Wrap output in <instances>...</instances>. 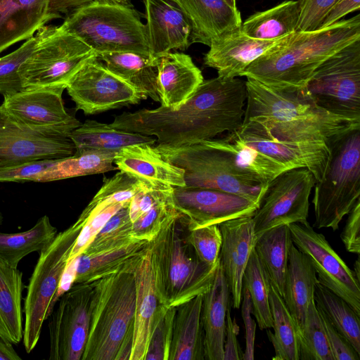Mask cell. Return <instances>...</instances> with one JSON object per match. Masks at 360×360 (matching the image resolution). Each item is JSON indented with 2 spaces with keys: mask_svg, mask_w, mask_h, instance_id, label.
Wrapping results in <instances>:
<instances>
[{
  "mask_svg": "<svg viewBox=\"0 0 360 360\" xmlns=\"http://www.w3.org/2000/svg\"><path fill=\"white\" fill-rule=\"evenodd\" d=\"M247 89L238 77L203 80L188 101L175 110L160 106L117 115L110 125L156 137L157 145L181 146L238 129L243 124Z\"/></svg>",
  "mask_w": 360,
  "mask_h": 360,
  "instance_id": "1",
  "label": "cell"
},
{
  "mask_svg": "<svg viewBox=\"0 0 360 360\" xmlns=\"http://www.w3.org/2000/svg\"><path fill=\"white\" fill-rule=\"evenodd\" d=\"M246 107L243 124L285 141H323L328 146L352 130L360 120L329 112L301 90L271 89L247 78Z\"/></svg>",
  "mask_w": 360,
  "mask_h": 360,
  "instance_id": "2",
  "label": "cell"
},
{
  "mask_svg": "<svg viewBox=\"0 0 360 360\" xmlns=\"http://www.w3.org/2000/svg\"><path fill=\"white\" fill-rule=\"evenodd\" d=\"M359 39V14L314 31L295 32L255 60L241 77L276 91H299L322 63Z\"/></svg>",
  "mask_w": 360,
  "mask_h": 360,
  "instance_id": "3",
  "label": "cell"
},
{
  "mask_svg": "<svg viewBox=\"0 0 360 360\" xmlns=\"http://www.w3.org/2000/svg\"><path fill=\"white\" fill-rule=\"evenodd\" d=\"M134 271L94 281L89 335L81 360H130L136 304Z\"/></svg>",
  "mask_w": 360,
  "mask_h": 360,
  "instance_id": "4",
  "label": "cell"
},
{
  "mask_svg": "<svg viewBox=\"0 0 360 360\" xmlns=\"http://www.w3.org/2000/svg\"><path fill=\"white\" fill-rule=\"evenodd\" d=\"M188 227L181 215L150 242L153 277L160 304L176 307L203 295L219 264L202 262L186 240Z\"/></svg>",
  "mask_w": 360,
  "mask_h": 360,
  "instance_id": "5",
  "label": "cell"
},
{
  "mask_svg": "<svg viewBox=\"0 0 360 360\" xmlns=\"http://www.w3.org/2000/svg\"><path fill=\"white\" fill-rule=\"evenodd\" d=\"M60 26L97 56L129 52L150 57L145 24L133 6L93 0L65 15Z\"/></svg>",
  "mask_w": 360,
  "mask_h": 360,
  "instance_id": "6",
  "label": "cell"
},
{
  "mask_svg": "<svg viewBox=\"0 0 360 360\" xmlns=\"http://www.w3.org/2000/svg\"><path fill=\"white\" fill-rule=\"evenodd\" d=\"M168 162L184 172L186 187L219 190L244 197L259 206L268 185H262L236 167L221 139L181 146H155Z\"/></svg>",
  "mask_w": 360,
  "mask_h": 360,
  "instance_id": "7",
  "label": "cell"
},
{
  "mask_svg": "<svg viewBox=\"0 0 360 360\" xmlns=\"http://www.w3.org/2000/svg\"><path fill=\"white\" fill-rule=\"evenodd\" d=\"M329 147L324 176L314 187V226L336 231L360 200V129L342 135Z\"/></svg>",
  "mask_w": 360,
  "mask_h": 360,
  "instance_id": "8",
  "label": "cell"
},
{
  "mask_svg": "<svg viewBox=\"0 0 360 360\" xmlns=\"http://www.w3.org/2000/svg\"><path fill=\"white\" fill-rule=\"evenodd\" d=\"M84 221H77L56 234L41 252L27 286L24 300L22 343L27 353L37 345L43 323L56 304V294L75 240Z\"/></svg>",
  "mask_w": 360,
  "mask_h": 360,
  "instance_id": "9",
  "label": "cell"
},
{
  "mask_svg": "<svg viewBox=\"0 0 360 360\" xmlns=\"http://www.w3.org/2000/svg\"><path fill=\"white\" fill-rule=\"evenodd\" d=\"M39 32L37 45L18 70L23 89L65 90L83 64L97 55L60 25H46Z\"/></svg>",
  "mask_w": 360,
  "mask_h": 360,
  "instance_id": "10",
  "label": "cell"
},
{
  "mask_svg": "<svg viewBox=\"0 0 360 360\" xmlns=\"http://www.w3.org/2000/svg\"><path fill=\"white\" fill-rule=\"evenodd\" d=\"M301 91L329 112L360 120V39L322 63Z\"/></svg>",
  "mask_w": 360,
  "mask_h": 360,
  "instance_id": "11",
  "label": "cell"
},
{
  "mask_svg": "<svg viewBox=\"0 0 360 360\" xmlns=\"http://www.w3.org/2000/svg\"><path fill=\"white\" fill-rule=\"evenodd\" d=\"M316 183L305 167L288 169L270 181L252 215L256 238L274 227L308 222L309 196Z\"/></svg>",
  "mask_w": 360,
  "mask_h": 360,
  "instance_id": "12",
  "label": "cell"
},
{
  "mask_svg": "<svg viewBox=\"0 0 360 360\" xmlns=\"http://www.w3.org/2000/svg\"><path fill=\"white\" fill-rule=\"evenodd\" d=\"M95 281L74 283L49 321V360H81L90 327Z\"/></svg>",
  "mask_w": 360,
  "mask_h": 360,
  "instance_id": "13",
  "label": "cell"
},
{
  "mask_svg": "<svg viewBox=\"0 0 360 360\" xmlns=\"http://www.w3.org/2000/svg\"><path fill=\"white\" fill-rule=\"evenodd\" d=\"M65 89L76 108L86 115L137 104L143 99L136 89L108 70L98 56L83 64Z\"/></svg>",
  "mask_w": 360,
  "mask_h": 360,
  "instance_id": "14",
  "label": "cell"
},
{
  "mask_svg": "<svg viewBox=\"0 0 360 360\" xmlns=\"http://www.w3.org/2000/svg\"><path fill=\"white\" fill-rule=\"evenodd\" d=\"M293 244L307 255L320 284L334 292L360 315V281L326 237L309 222L288 225Z\"/></svg>",
  "mask_w": 360,
  "mask_h": 360,
  "instance_id": "15",
  "label": "cell"
},
{
  "mask_svg": "<svg viewBox=\"0 0 360 360\" xmlns=\"http://www.w3.org/2000/svg\"><path fill=\"white\" fill-rule=\"evenodd\" d=\"M75 153L68 136L27 127L0 107V169L36 160L63 158Z\"/></svg>",
  "mask_w": 360,
  "mask_h": 360,
  "instance_id": "16",
  "label": "cell"
},
{
  "mask_svg": "<svg viewBox=\"0 0 360 360\" xmlns=\"http://www.w3.org/2000/svg\"><path fill=\"white\" fill-rule=\"evenodd\" d=\"M63 91L23 89L4 96L0 107L13 120L27 127L69 136L81 122L66 111L62 98Z\"/></svg>",
  "mask_w": 360,
  "mask_h": 360,
  "instance_id": "17",
  "label": "cell"
},
{
  "mask_svg": "<svg viewBox=\"0 0 360 360\" xmlns=\"http://www.w3.org/2000/svg\"><path fill=\"white\" fill-rule=\"evenodd\" d=\"M173 199L189 229L252 216L259 207L240 195L206 188L173 187Z\"/></svg>",
  "mask_w": 360,
  "mask_h": 360,
  "instance_id": "18",
  "label": "cell"
},
{
  "mask_svg": "<svg viewBox=\"0 0 360 360\" xmlns=\"http://www.w3.org/2000/svg\"><path fill=\"white\" fill-rule=\"evenodd\" d=\"M233 132L245 144L290 169L307 168L316 181L324 176L330 155V147L325 142L280 141L245 124Z\"/></svg>",
  "mask_w": 360,
  "mask_h": 360,
  "instance_id": "19",
  "label": "cell"
},
{
  "mask_svg": "<svg viewBox=\"0 0 360 360\" xmlns=\"http://www.w3.org/2000/svg\"><path fill=\"white\" fill-rule=\"evenodd\" d=\"M143 1L151 58H158L172 50L184 51L191 45V22L175 0Z\"/></svg>",
  "mask_w": 360,
  "mask_h": 360,
  "instance_id": "20",
  "label": "cell"
},
{
  "mask_svg": "<svg viewBox=\"0 0 360 360\" xmlns=\"http://www.w3.org/2000/svg\"><path fill=\"white\" fill-rule=\"evenodd\" d=\"M219 227L222 236L219 264L229 285L231 305L237 309L242 300L244 271L257 240L252 216L235 218Z\"/></svg>",
  "mask_w": 360,
  "mask_h": 360,
  "instance_id": "21",
  "label": "cell"
},
{
  "mask_svg": "<svg viewBox=\"0 0 360 360\" xmlns=\"http://www.w3.org/2000/svg\"><path fill=\"white\" fill-rule=\"evenodd\" d=\"M289 35L276 40H260L246 35L240 27L212 40L205 55L204 64L215 69L219 77H241L250 65Z\"/></svg>",
  "mask_w": 360,
  "mask_h": 360,
  "instance_id": "22",
  "label": "cell"
},
{
  "mask_svg": "<svg viewBox=\"0 0 360 360\" xmlns=\"http://www.w3.org/2000/svg\"><path fill=\"white\" fill-rule=\"evenodd\" d=\"M59 18L56 0H0V53Z\"/></svg>",
  "mask_w": 360,
  "mask_h": 360,
  "instance_id": "23",
  "label": "cell"
},
{
  "mask_svg": "<svg viewBox=\"0 0 360 360\" xmlns=\"http://www.w3.org/2000/svg\"><path fill=\"white\" fill-rule=\"evenodd\" d=\"M157 92L161 105L175 110L185 103L204 80L190 56L169 52L158 58Z\"/></svg>",
  "mask_w": 360,
  "mask_h": 360,
  "instance_id": "24",
  "label": "cell"
},
{
  "mask_svg": "<svg viewBox=\"0 0 360 360\" xmlns=\"http://www.w3.org/2000/svg\"><path fill=\"white\" fill-rule=\"evenodd\" d=\"M114 163L120 171L150 185L186 186L184 170L166 160L150 143L122 148Z\"/></svg>",
  "mask_w": 360,
  "mask_h": 360,
  "instance_id": "25",
  "label": "cell"
},
{
  "mask_svg": "<svg viewBox=\"0 0 360 360\" xmlns=\"http://www.w3.org/2000/svg\"><path fill=\"white\" fill-rule=\"evenodd\" d=\"M191 25V42L210 46L214 39L242 25L238 8L224 0H175Z\"/></svg>",
  "mask_w": 360,
  "mask_h": 360,
  "instance_id": "26",
  "label": "cell"
},
{
  "mask_svg": "<svg viewBox=\"0 0 360 360\" xmlns=\"http://www.w3.org/2000/svg\"><path fill=\"white\" fill-rule=\"evenodd\" d=\"M230 305L229 285L219 264L211 286L202 295L201 321L207 360H223L226 318Z\"/></svg>",
  "mask_w": 360,
  "mask_h": 360,
  "instance_id": "27",
  "label": "cell"
},
{
  "mask_svg": "<svg viewBox=\"0 0 360 360\" xmlns=\"http://www.w3.org/2000/svg\"><path fill=\"white\" fill-rule=\"evenodd\" d=\"M150 242L133 240L119 247L79 255L75 283H89L107 276L134 271L149 249Z\"/></svg>",
  "mask_w": 360,
  "mask_h": 360,
  "instance_id": "28",
  "label": "cell"
},
{
  "mask_svg": "<svg viewBox=\"0 0 360 360\" xmlns=\"http://www.w3.org/2000/svg\"><path fill=\"white\" fill-rule=\"evenodd\" d=\"M134 274L136 304L130 360H144L156 311L160 304L154 286L150 246Z\"/></svg>",
  "mask_w": 360,
  "mask_h": 360,
  "instance_id": "29",
  "label": "cell"
},
{
  "mask_svg": "<svg viewBox=\"0 0 360 360\" xmlns=\"http://www.w3.org/2000/svg\"><path fill=\"white\" fill-rule=\"evenodd\" d=\"M202 295L175 307L169 360H205Z\"/></svg>",
  "mask_w": 360,
  "mask_h": 360,
  "instance_id": "30",
  "label": "cell"
},
{
  "mask_svg": "<svg viewBox=\"0 0 360 360\" xmlns=\"http://www.w3.org/2000/svg\"><path fill=\"white\" fill-rule=\"evenodd\" d=\"M318 282L316 273L308 257L292 243L285 278L283 300L298 331L304 327Z\"/></svg>",
  "mask_w": 360,
  "mask_h": 360,
  "instance_id": "31",
  "label": "cell"
},
{
  "mask_svg": "<svg viewBox=\"0 0 360 360\" xmlns=\"http://www.w3.org/2000/svg\"><path fill=\"white\" fill-rule=\"evenodd\" d=\"M75 147V153L87 151L118 153L122 148L134 144L154 145L156 139L150 136L118 129L110 124L86 120L69 135Z\"/></svg>",
  "mask_w": 360,
  "mask_h": 360,
  "instance_id": "32",
  "label": "cell"
},
{
  "mask_svg": "<svg viewBox=\"0 0 360 360\" xmlns=\"http://www.w3.org/2000/svg\"><path fill=\"white\" fill-rule=\"evenodd\" d=\"M22 272L0 259V338L13 345L22 340Z\"/></svg>",
  "mask_w": 360,
  "mask_h": 360,
  "instance_id": "33",
  "label": "cell"
},
{
  "mask_svg": "<svg viewBox=\"0 0 360 360\" xmlns=\"http://www.w3.org/2000/svg\"><path fill=\"white\" fill-rule=\"evenodd\" d=\"M111 72L117 75L141 94L160 102L157 92L158 58L129 52L106 53L98 56Z\"/></svg>",
  "mask_w": 360,
  "mask_h": 360,
  "instance_id": "34",
  "label": "cell"
},
{
  "mask_svg": "<svg viewBox=\"0 0 360 360\" xmlns=\"http://www.w3.org/2000/svg\"><path fill=\"white\" fill-rule=\"evenodd\" d=\"M288 225L271 229L257 238L254 250L270 284L283 299L285 278L292 244Z\"/></svg>",
  "mask_w": 360,
  "mask_h": 360,
  "instance_id": "35",
  "label": "cell"
},
{
  "mask_svg": "<svg viewBox=\"0 0 360 360\" xmlns=\"http://www.w3.org/2000/svg\"><path fill=\"white\" fill-rule=\"evenodd\" d=\"M299 18L297 1L285 0L249 16L242 22L241 30L254 39L276 40L297 32Z\"/></svg>",
  "mask_w": 360,
  "mask_h": 360,
  "instance_id": "36",
  "label": "cell"
},
{
  "mask_svg": "<svg viewBox=\"0 0 360 360\" xmlns=\"http://www.w3.org/2000/svg\"><path fill=\"white\" fill-rule=\"evenodd\" d=\"M57 229L48 216L39 218L31 229L19 233L0 232V259L13 268L33 252H41L56 237Z\"/></svg>",
  "mask_w": 360,
  "mask_h": 360,
  "instance_id": "37",
  "label": "cell"
},
{
  "mask_svg": "<svg viewBox=\"0 0 360 360\" xmlns=\"http://www.w3.org/2000/svg\"><path fill=\"white\" fill-rule=\"evenodd\" d=\"M221 140L232 155L236 167L250 179L266 186L281 173L290 169L285 165L245 144L234 132Z\"/></svg>",
  "mask_w": 360,
  "mask_h": 360,
  "instance_id": "38",
  "label": "cell"
},
{
  "mask_svg": "<svg viewBox=\"0 0 360 360\" xmlns=\"http://www.w3.org/2000/svg\"><path fill=\"white\" fill-rule=\"evenodd\" d=\"M117 153L87 151L57 159L48 169L36 176L34 182H49L117 169L113 166Z\"/></svg>",
  "mask_w": 360,
  "mask_h": 360,
  "instance_id": "39",
  "label": "cell"
},
{
  "mask_svg": "<svg viewBox=\"0 0 360 360\" xmlns=\"http://www.w3.org/2000/svg\"><path fill=\"white\" fill-rule=\"evenodd\" d=\"M269 304L274 332L266 329L274 349V360H300V345L296 323L283 299L270 284Z\"/></svg>",
  "mask_w": 360,
  "mask_h": 360,
  "instance_id": "40",
  "label": "cell"
},
{
  "mask_svg": "<svg viewBox=\"0 0 360 360\" xmlns=\"http://www.w3.org/2000/svg\"><path fill=\"white\" fill-rule=\"evenodd\" d=\"M316 306L360 354V315L343 299L320 284L314 294Z\"/></svg>",
  "mask_w": 360,
  "mask_h": 360,
  "instance_id": "41",
  "label": "cell"
},
{
  "mask_svg": "<svg viewBox=\"0 0 360 360\" xmlns=\"http://www.w3.org/2000/svg\"><path fill=\"white\" fill-rule=\"evenodd\" d=\"M243 288L250 294L252 314L260 330L272 328L269 304L270 283L255 250L252 252L243 277Z\"/></svg>",
  "mask_w": 360,
  "mask_h": 360,
  "instance_id": "42",
  "label": "cell"
},
{
  "mask_svg": "<svg viewBox=\"0 0 360 360\" xmlns=\"http://www.w3.org/2000/svg\"><path fill=\"white\" fill-rule=\"evenodd\" d=\"M146 184L120 170L110 179L104 178L103 186L78 219L85 221L89 215L110 205L130 201L134 195Z\"/></svg>",
  "mask_w": 360,
  "mask_h": 360,
  "instance_id": "43",
  "label": "cell"
},
{
  "mask_svg": "<svg viewBox=\"0 0 360 360\" xmlns=\"http://www.w3.org/2000/svg\"><path fill=\"white\" fill-rule=\"evenodd\" d=\"M300 360H334L314 300L308 307L304 327L298 331Z\"/></svg>",
  "mask_w": 360,
  "mask_h": 360,
  "instance_id": "44",
  "label": "cell"
},
{
  "mask_svg": "<svg viewBox=\"0 0 360 360\" xmlns=\"http://www.w3.org/2000/svg\"><path fill=\"white\" fill-rule=\"evenodd\" d=\"M181 216L174 202L172 188L149 210L132 222V238L150 242L161 231Z\"/></svg>",
  "mask_w": 360,
  "mask_h": 360,
  "instance_id": "45",
  "label": "cell"
},
{
  "mask_svg": "<svg viewBox=\"0 0 360 360\" xmlns=\"http://www.w3.org/2000/svg\"><path fill=\"white\" fill-rule=\"evenodd\" d=\"M129 205V202L124 205L108 219L83 253L98 252L134 240L131 236Z\"/></svg>",
  "mask_w": 360,
  "mask_h": 360,
  "instance_id": "46",
  "label": "cell"
},
{
  "mask_svg": "<svg viewBox=\"0 0 360 360\" xmlns=\"http://www.w3.org/2000/svg\"><path fill=\"white\" fill-rule=\"evenodd\" d=\"M40 39L39 30L18 49L0 57V94L3 96L22 91L18 70L35 49Z\"/></svg>",
  "mask_w": 360,
  "mask_h": 360,
  "instance_id": "47",
  "label": "cell"
},
{
  "mask_svg": "<svg viewBox=\"0 0 360 360\" xmlns=\"http://www.w3.org/2000/svg\"><path fill=\"white\" fill-rule=\"evenodd\" d=\"M174 311L175 307L158 305L144 360H169Z\"/></svg>",
  "mask_w": 360,
  "mask_h": 360,
  "instance_id": "48",
  "label": "cell"
},
{
  "mask_svg": "<svg viewBox=\"0 0 360 360\" xmlns=\"http://www.w3.org/2000/svg\"><path fill=\"white\" fill-rule=\"evenodd\" d=\"M186 238L202 262L211 266L219 264L222 243L219 225L188 228Z\"/></svg>",
  "mask_w": 360,
  "mask_h": 360,
  "instance_id": "49",
  "label": "cell"
},
{
  "mask_svg": "<svg viewBox=\"0 0 360 360\" xmlns=\"http://www.w3.org/2000/svg\"><path fill=\"white\" fill-rule=\"evenodd\" d=\"M129 202L116 203L89 215L75 240L68 260L82 254L108 219Z\"/></svg>",
  "mask_w": 360,
  "mask_h": 360,
  "instance_id": "50",
  "label": "cell"
},
{
  "mask_svg": "<svg viewBox=\"0 0 360 360\" xmlns=\"http://www.w3.org/2000/svg\"><path fill=\"white\" fill-rule=\"evenodd\" d=\"M338 0H297L300 18L297 32L320 29L323 20Z\"/></svg>",
  "mask_w": 360,
  "mask_h": 360,
  "instance_id": "51",
  "label": "cell"
},
{
  "mask_svg": "<svg viewBox=\"0 0 360 360\" xmlns=\"http://www.w3.org/2000/svg\"><path fill=\"white\" fill-rule=\"evenodd\" d=\"M57 159L36 160L0 169V182L33 181L37 175L51 167Z\"/></svg>",
  "mask_w": 360,
  "mask_h": 360,
  "instance_id": "52",
  "label": "cell"
},
{
  "mask_svg": "<svg viewBox=\"0 0 360 360\" xmlns=\"http://www.w3.org/2000/svg\"><path fill=\"white\" fill-rule=\"evenodd\" d=\"M322 320L334 360H359L356 352L349 341L333 326L325 314L317 307Z\"/></svg>",
  "mask_w": 360,
  "mask_h": 360,
  "instance_id": "53",
  "label": "cell"
},
{
  "mask_svg": "<svg viewBox=\"0 0 360 360\" xmlns=\"http://www.w3.org/2000/svg\"><path fill=\"white\" fill-rule=\"evenodd\" d=\"M241 316L245 330V348L243 353V360H253L255 359V341L256 332V321L252 318V308L249 292L244 288L242 291L240 303Z\"/></svg>",
  "mask_w": 360,
  "mask_h": 360,
  "instance_id": "54",
  "label": "cell"
},
{
  "mask_svg": "<svg viewBox=\"0 0 360 360\" xmlns=\"http://www.w3.org/2000/svg\"><path fill=\"white\" fill-rule=\"evenodd\" d=\"M345 227L340 233V238L347 251L359 255L360 253V200L348 214Z\"/></svg>",
  "mask_w": 360,
  "mask_h": 360,
  "instance_id": "55",
  "label": "cell"
},
{
  "mask_svg": "<svg viewBox=\"0 0 360 360\" xmlns=\"http://www.w3.org/2000/svg\"><path fill=\"white\" fill-rule=\"evenodd\" d=\"M239 328L235 320H232L230 309L226 313L225 335L223 348V360H240L241 352L237 339Z\"/></svg>",
  "mask_w": 360,
  "mask_h": 360,
  "instance_id": "56",
  "label": "cell"
},
{
  "mask_svg": "<svg viewBox=\"0 0 360 360\" xmlns=\"http://www.w3.org/2000/svg\"><path fill=\"white\" fill-rule=\"evenodd\" d=\"M359 8L360 0H338L325 16L320 28L328 27Z\"/></svg>",
  "mask_w": 360,
  "mask_h": 360,
  "instance_id": "57",
  "label": "cell"
},
{
  "mask_svg": "<svg viewBox=\"0 0 360 360\" xmlns=\"http://www.w3.org/2000/svg\"><path fill=\"white\" fill-rule=\"evenodd\" d=\"M13 344L0 338V360H21Z\"/></svg>",
  "mask_w": 360,
  "mask_h": 360,
  "instance_id": "58",
  "label": "cell"
},
{
  "mask_svg": "<svg viewBox=\"0 0 360 360\" xmlns=\"http://www.w3.org/2000/svg\"><path fill=\"white\" fill-rule=\"evenodd\" d=\"M102 2H107L111 4H119L124 6H133L131 0H96Z\"/></svg>",
  "mask_w": 360,
  "mask_h": 360,
  "instance_id": "59",
  "label": "cell"
},
{
  "mask_svg": "<svg viewBox=\"0 0 360 360\" xmlns=\"http://www.w3.org/2000/svg\"><path fill=\"white\" fill-rule=\"evenodd\" d=\"M356 278L360 281V262H359V255H358V257L354 262V271H353Z\"/></svg>",
  "mask_w": 360,
  "mask_h": 360,
  "instance_id": "60",
  "label": "cell"
},
{
  "mask_svg": "<svg viewBox=\"0 0 360 360\" xmlns=\"http://www.w3.org/2000/svg\"><path fill=\"white\" fill-rule=\"evenodd\" d=\"M232 8H237V0H224Z\"/></svg>",
  "mask_w": 360,
  "mask_h": 360,
  "instance_id": "61",
  "label": "cell"
},
{
  "mask_svg": "<svg viewBox=\"0 0 360 360\" xmlns=\"http://www.w3.org/2000/svg\"><path fill=\"white\" fill-rule=\"evenodd\" d=\"M2 219H3V217H2V214H1V213L0 212V225L1 224Z\"/></svg>",
  "mask_w": 360,
  "mask_h": 360,
  "instance_id": "62",
  "label": "cell"
}]
</instances>
